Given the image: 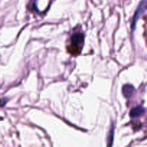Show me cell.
I'll return each instance as SVG.
<instances>
[{
	"mask_svg": "<svg viewBox=\"0 0 147 147\" xmlns=\"http://www.w3.org/2000/svg\"><path fill=\"white\" fill-rule=\"evenodd\" d=\"M84 43V35L82 33H76L73 34L70 40V45H71V50H73L72 53L75 55L79 54L82 50V47Z\"/></svg>",
	"mask_w": 147,
	"mask_h": 147,
	"instance_id": "obj_1",
	"label": "cell"
},
{
	"mask_svg": "<svg viewBox=\"0 0 147 147\" xmlns=\"http://www.w3.org/2000/svg\"><path fill=\"white\" fill-rule=\"evenodd\" d=\"M134 87L130 84L124 85L122 88V93H123L124 97L126 98H129L131 97L132 95L134 93Z\"/></svg>",
	"mask_w": 147,
	"mask_h": 147,
	"instance_id": "obj_3",
	"label": "cell"
},
{
	"mask_svg": "<svg viewBox=\"0 0 147 147\" xmlns=\"http://www.w3.org/2000/svg\"><path fill=\"white\" fill-rule=\"evenodd\" d=\"M145 110L142 106H139L136 107L134 108L131 110L130 111V116L131 118H136L139 117V116H142L144 113Z\"/></svg>",
	"mask_w": 147,
	"mask_h": 147,
	"instance_id": "obj_4",
	"label": "cell"
},
{
	"mask_svg": "<svg viewBox=\"0 0 147 147\" xmlns=\"http://www.w3.org/2000/svg\"><path fill=\"white\" fill-rule=\"evenodd\" d=\"M114 132H115V126L114 124L112 123L111 126L109 130V134H108L107 138V147H112L113 142V139H114Z\"/></svg>",
	"mask_w": 147,
	"mask_h": 147,
	"instance_id": "obj_5",
	"label": "cell"
},
{
	"mask_svg": "<svg viewBox=\"0 0 147 147\" xmlns=\"http://www.w3.org/2000/svg\"><path fill=\"white\" fill-rule=\"evenodd\" d=\"M146 6V0H144L143 1L141 2V4H139V6L138 7V9H136V12H135L134 14V16L133 20H132V24H131L132 30H134L135 29V27H136V22H137L138 20H139V18L140 17V16L143 14L144 11H145Z\"/></svg>",
	"mask_w": 147,
	"mask_h": 147,
	"instance_id": "obj_2",
	"label": "cell"
}]
</instances>
